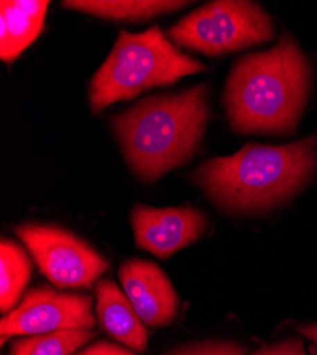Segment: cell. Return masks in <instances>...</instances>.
<instances>
[{
  "instance_id": "5",
  "label": "cell",
  "mask_w": 317,
  "mask_h": 355,
  "mask_svg": "<svg viewBox=\"0 0 317 355\" xmlns=\"http://www.w3.org/2000/svg\"><path fill=\"white\" fill-rule=\"evenodd\" d=\"M166 35L181 47L219 55L272 40L275 27L261 5L216 0L185 16Z\"/></svg>"
},
{
  "instance_id": "7",
  "label": "cell",
  "mask_w": 317,
  "mask_h": 355,
  "mask_svg": "<svg viewBox=\"0 0 317 355\" xmlns=\"http://www.w3.org/2000/svg\"><path fill=\"white\" fill-rule=\"evenodd\" d=\"M90 295L67 294L50 287L28 290L22 303L0 321L2 344L13 336H37L63 330H93Z\"/></svg>"
},
{
  "instance_id": "19",
  "label": "cell",
  "mask_w": 317,
  "mask_h": 355,
  "mask_svg": "<svg viewBox=\"0 0 317 355\" xmlns=\"http://www.w3.org/2000/svg\"><path fill=\"white\" fill-rule=\"evenodd\" d=\"M310 352H311V355H317V354H316V348H314L313 345H311V348H310Z\"/></svg>"
},
{
  "instance_id": "11",
  "label": "cell",
  "mask_w": 317,
  "mask_h": 355,
  "mask_svg": "<svg viewBox=\"0 0 317 355\" xmlns=\"http://www.w3.org/2000/svg\"><path fill=\"white\" fill-rule=\"evenodd\" d=\"M47 0H3L0 2V57L13 62L40 35Z\"/></svg>"
},
{
  "instance_id": "1",
  "label": "cell",
  "mask_w": 317,
  "mask_h": 355,
  "mask_svg": "<svg viewBox=\"0 0 317 355\" xmlns=\"http://www.w3.org/2000/svg\"><path fill=\"white\" fill-rule=\"evenodd\" d=\"M311 71L298 43L284 35L275 47L241 57L226 81L223 103L239 134H284L302 116Z\"/></svg>"
},
{
  "instance_id": "18",
  "label": "cell",
  "mask_w": 317,
  "mask_h": 355,
  "mask_svg": "<svg viewBox=\"0 0 317 355\" xmlns=\"http://www.w3.org/2000/svg\"><path fill=\"white\" fill-rule=\"evenodd\" d=\"M298 331L305 336L306 338H309L313 343V347L317 351V322L314 324H303L298 329Z\"/></svg>"
},
{
  "instance_id": "3",
  "label": "cell",
  "mask_w": 317,
  "mask_h": 355,
  "mask_svg": "<svg viewBox=\"0 0 317 355\" xmlns=\"http://www.w3.org/2000/svg\"><path fill=\"white\" fill-rule=\"evenodd\" d=\"M209 120L208 87L144 98L115 115L111 125L132 172L157 181L195 155Z\"/></svg>"
},
{
  "instance_id": "16",
  "label": "cell",
  "mask_w": 317,
  "mask_h": 355,
  "mask_svg": "<svg viewBox=\"0 0 317 355\" xmlns=\"http://www.w3.org/2000/svg\"><path fill=\"white\" fill-rule=\"evenodd\" d=\"M250 355H306V351L302 340L292 337L273 345H266Z\"/></svg>"
},
{
  "instance_id": "10",
  "label": "cell",
  "mask_w": 317,
  "mask_h": 355,
  "mask_svg": "<svg viewBox=\"0 0 317 355\" xmlns=\"http://www.w3.org/2000/svg\"><path fill=\"white\" fill-rule=\"evenodd\" d=\"M97 317L101 329L114 340L141 352L147 348L146 324L135 311L127 294L112 280H101L96 286Z\"/></svg>"
},
{
  "instance_id": "8",
  "label": "cell",
  "mask_w": 317,
  "mask_h": 355,
  "mask_svg": "<svg viewBox=\"0 0 317 355\" xmlns=\"http://www.w3.org/2000/svg\"><path fill=\"white\" fill-rule=\"evenodd\" d=\"M131 223L137 246L166 259L196 242L204 234L208 220L195 208H150L138 205L132 209Z\"/></svg>"
},
{
  "instance_id": "4",
  "label": "cell",
  "mask_w": 317,
  "mask_h": 355,
  "mask_svg": "<svg viewBox=\"0 0 317 355\" xmlns=\"http://www.w3.org/2000/svg\"><path fill=\"white\" fill-rule=\"evenodd\" d=\"M204 70L203 63L181 53L158 26L142 33L121 31L92 78V111L100 112L112 103L131 100L148 88L174 84Z\"/></svg>"
},
{
  "instance_id": "13",
  "label": "cell",
  "mask_w": 317,
  "mask_h": 355,
  "mask_svg": "<svg viewBox=\"0 0 317 355\" xmlns=\"http://www.w3.org/2000/svg\"><path fill=\"white\" fill-rule=\"evenodd\" d=\"M32 264L24 250L13 241L0 243V310L8 314L20 300L31 280Z\"/></svg>"
},
{
  "instance_id": "14",
  "label": "cell",
  "mask_w": 317,
  "mask_h": 355,
  "mask_svg": "<svg viewBox=\"0 0 317 355\" xmlns=\"http://www.w3.org/2000/svg\"><path fill=\"white\" fill-rule=\"evenodd\" d=\"M90 330H63L28 336L13 343L10 355H71L94 338Z\"/></svg>"
},
{
  "instance_id": "17",
  "label": "cell",
  "mask_w": 317,
  "mask_h": 355,
  "mask_svg": "<svg viewBox=\"0 0 317 355\" xmlns=\"http://www.w3.org/2000/svg\"><path fill=\"white\" fill-rule=\"evenodd\" d=\"M78 355H137L132 351L117 345L108 341H100L96 344L89 345L85 349H83Z\"/></svg>"
},
{
  "instance_id": "6",
  "label": "cell",
  "mask_w": 317,
  "mask_h": 355,
  "mask_svg": "<svg viewBox=\"0 0 317 355\" xmlns=\"http://www.w3.org/2000/svg\"><path fill=\"white\" fill-rule=\"evenodd\" d=\"M16 232L40 272L55 287H92L108 269V261L98 252L69 230L26 223Z\"/></svg>"
},
{
  "instance_id": "9",
  "label": "cell",
  "mask_w": 317,
  "mask_h": 355,
  "mask_svg": "<svg viewBox=\"0 0 317 355\" xmlns=\"http://www.w3.org/2000/svg\"><path fill=\"white\" fill-rule=\"evenodd\" d=\"M124 293L147 327H166L178 313V295L166 275L148 260L131 259L119 272Z\"/></svg>"
},
{
  "instance_id": "15",
  "label": "cell",
  "mask_w": 317,
  "mask_h": 355,
  "mask_svg": "<svg viewBox=\"0 0 317 355\" xmlns=\"http://www.w3.org/2000/svg\"><path fill=\"white\" fill-rule=\"evenodd\" d=\"M246 348L230 341L192 343L171 351L168 355H245Z\"/></svg>"
},
{
  "instance_id": "2",
  "label": "cell",
  "mask_w": 317,
  "mask_h": 355,
  "mask_svg": "<svg viewBox=\"0 0 317 355\" xmlns=\"http://www.w3.org/2000/svg\"><path fill=\"white\" fill-rule=\"evenodd\" d=\"M317 168V134L287 145L246 144L198 166L192 180L225 211L261 212L295 195Z\"/></svg>"
},
{
  "instance_id": "12",
  "label": "cell",
  "mask_w": 317,
  "mask_h": 355,
  "mask_svg": "<svg viewBox=\"0 0 317 355\" xmlns=\"http://www.w3.org/2000/svg\"><path fill=\"white\" fill-rule=\"evenodd\" d=\"M188 2L172 0H67L63 6L108 20H148L158 15L175 12Z\"/></svg>"
}]
</instances>
